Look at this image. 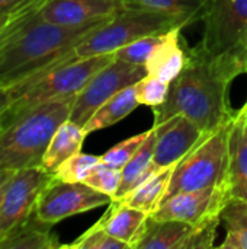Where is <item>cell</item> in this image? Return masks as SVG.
Masks as SVG:
<instances>
[{"label":"cell","mask_w":247,"mask_h":249,"mask_svg":"<svg viewBox=\"0 0 247 249\" xmlns=\"http://www.w3.org/2000/svg\"><path fill=\"white\" fill-rule=\"evenodd\" d=\"M112 198L84 182H68L52 177L38 197L35 213L48 223H58L67 217L109 206Z\"/></svg>","instance_id":"9"},{"label":"cell","mask_w":247,"mask_h":249,"mask_svg":"<svg viewBox=\"0 0 247 249\" xmlns=\"http://www.w3.org/2000/svg\"><path fill=\"white\" fill-rule=\"evenodd\" d=\"M52 223L39 219L33 212L22 223L0 238V249L64 248V245L60 244L57 235L52 233Z\"/></svg>","instance_id":"17"},{"label":"cell","mask_w":247,"mask_h":249,"mask_svg":"<svg viewBox=\"0 0 247 249\" xmlns=\"http://www.w3.org/2000/svg\"><path fill=\"white\" fill-rule=\"evenodd\" d=\"M221 223L226 228V241L220 249H247V201L229 198L221 210Z\"/></svg>","instance_id":"24"},{"label":"cell","mask_w":247,"mask_h":249,"mask_svg":"<svg viewBox=\"0 0 247 249\" xmlns=\"http://www.w3.org/2000/svg\"><path fill=\"white\" fill-rule=\"evenodd\" d=\"M138 105L140 104L135 95V86H128L109 98L103 105H100L99 109L83 125V130L89 136L95 131L111 127L130 115Z\"/></svg>","instance_id":"21"},{"label":"cell","mask_w":247,"mask_h":249,"mask_svg":"<svg viewBox=\"0 0 247 249\" xmlns=\"http://www.w3.org/2000/svg\"><path fill=\"white\" fill-rule=\"evenodd\" d=\"M243 73L247 67L233 57L213 55L198 44L189 50L186 47L183 70L170 83L166 101L153 107V125L182 114L202 131H214L234 118L237 111L230 104V88Z\"/></svg>","instance_id":"1"},{"label":"cell","mask_w":247,"mask_h":249,"mask_svg":"<svg viewBox=\"0 0 247 249\" xmlns=\"http://www.w3.org/2000/svg\"><path fill=\"white\" fill-rule=\"evenodd\" d=\"M181 31V28H173L165 32L146 63L147 74L169 83L179 76L186 63V45L182 41Z\"/></svg>","instance_id":"15"},{"label":"cell","mask_w":247,"mask_h":249,"mask_svg":"<svg viewBox=\"0 0 247 249\" xmlns=\"http://www.w3.org/2000/svg\"><path fill=\"white\" fill-rule=\"evenodd\" d=\"M124 9L122 0H47L38 13L45 22L77 28L112 18Z\"/></svg>","instance_id":"13"},{"label":"cell","mask_w":247,"mask_h":249,"mask_svg":"<svg viewBox=\"0 0 247 249\" xmlns=\"http://www.w3.org/2000/svg\"><path fill=\"white\" fill-rule=\"evenodd\" d=\"M150 130L140 133L137 136H132L121 143H118L116 146H114L112 149H109L105 155L100 156V160L114 166V168H119L122 169V166L137 153V150L143 146V143L146 142V139L148 137Z\"/></svg>","instance_id":"31"},{"label":"cell","mask_w":247,"mask_h":249,"mask_svg":"<svg viewBox=\"0 0 247 249\" xmlns=\"http://www.w3.org/2000/svg\"><path fill=\"white\" fill-rule=\"evenodd\" d=\"M35 0H0V13L12 15L33 3Z\"/></svg>","instance_id":"33"},{"label":"cell","mask_w":247,"mask_h":249,"mask_svg":"<svg viewBox=\"0 0 247 249\" xmlns=\"http://www.w3.org/2000/svg\"><path fill=\"white\" fill-rule=\"evenodd\" d=\"M83 127L67 120L54 133L47 152L42 158L41 168L48 174H55L57 169L71 156L82 152L83 142L86 139Z\"/></svg>","instance_id":"19"},{"label":"cell","mask_w":247,"mask_h":249,"mask_svg":"<svg viewBox=\"0 0 247 249\" xmlns=\"http://www.w3.org/2000/svg\"><path fill=\"white\" fill-rule=\"evenodd\" d=\"M156 146V128H150V134L137 150V153L122 166L121 169V185L112 200H121L135 187H138L144 179H147L154 172L151 171V159Z\"/></svg>","instance_id":"23"},{"label":"cell","mask_w":247,"mask_h":249,"mask_svg":"<svg viewBox=\"0 0 247 249\" xmlns=\"http://www.w3.org/2000/svg\"><path fill=\"white\" fill-rule=\"evenodd\" d=\"M148 216L150 214L143 210L112 200L109 203V209L96 222V225H99L111 236L125 242L130 249H132L143 233Z\"/></svg>","instance_id":"16"},{"label":"cell","mask_w":247,"mask_h":249,"mask_svg":"<svg viewBox=\"0 0 247 249\" xmlns=\"http://www.w3.org/2000/svg\"><path fill=\"white\" fill-rule=\"evenodd\" d=\"M0 121H1V120H0Z\"/></svg>","instance_id":"38"},{"label":"cell","mask_w":247,"mask_h":249,"mask_svg":"<svg viewBox=\"0 0 247 249\" xmlns=\"http://www.w3.org/2000/svg\"><path fill=\"white\" fill-rule=\"evenodd\" d=\"M108 19L66 28L45 22L35 13L0 48V88L9 90L52 66L74 60V47Z\"/></svg>","instance_id":"2"},{"label":"cell","mask_w":247,"mask_h":249,"mask_svg":"<svg viewBox=\"0 0 247 249\" xmlns=\"http://www.w3.org/2000/svg\"><path fill=\"white\" fill-rule=\"evenodd\" d=\"M153 127L156 128V146L151 159V171L154 174L176 165L207 134L182 114Z\"/></svg>","instance_id":"12"},{"label":"cell","mask_w":247,"mask_h":249,"mask_svg":"<svg viewBox=\"0 0 247 249\" xmlns=\"http://www.w3.org/2000/svg\"><path fill=\"white\" fill-rule=\"evenodd\" d=\"M147 74L144 66H135L119 58H114L100 69L86 86L76 95L70 114V121L83 127L90 117L119 90L135 85Z\"/></svg>","instance_id":"8"},{"label":"cell","mask_w":247,"mask_h":249,"mask_svg":"<svg viewBox=\"0 0 247 249\" xmlns=\"http://www.w3.org/2000/svg\"><path fill=\"white\" fill-rule=\"evenodd\" d=\"M100 162V156L87 155V153H76L74 156L68 158L54 174L55 178L68 181V182H83L90 169Z\"/></svg>","instance_id":"27"},{"label":"cell","mask_w":247,"mask_h":249,"mask_svg":"<svg viewBox=\"0 0 247 249\" xmlns=\"http://www.w3.org/2000/svg\"><path fill=\"white\" fill-rule=\"evenodd\" d=\"M198 45L213 55H227L247 67V0H211Z\"/></svg>","instance_id":"7"},{"label":"cell","mask_w":247,"mask_h":249,"mask_svg":"<svg viewBox=\"0 0 247 249\" xmlns=\"http://www.w3.org/2000/svg\"><path fill=\"white\" fill-rule=\"evenodd\" d=\"M52 177L41 166L15 171L0 207V238L35 212L38 197Z\"/></svg>","instance_id":"10"},{"label":"cell","mask_w":247,"mask_h":249,"mask_svg":"<svg viewBox=\"0 0 247 249\" xmlns=\"http://www.w3.org/2000/svg\"><path fill=\"white\" fill-rule=\"evenodd\" d=\"M246 105H247V102H246Z\"/></svg>","instance_id":"36"},{"label":"cell","mask_w":247,"mask_h":249,"mask_svg":"<svg viewBox=\"0 0 247 249\" xmlns=\"http://www.w3.org/2000/svg\"><path fill=\"white\" fill-rule=\"evenodd\" d=\"M15 171H9V169H0V207H1V203H3V197H4V193H6V188L13 177Z\"/></svg>","instance_id":"34"},{"label":"cell","mask_w":247,"mask_h":249,"mask_svg":"<svg viewBox=\"0 0 247 249\" xmlns=\"http://www.w3.org/2000/svg\"><path fill=\"white\" fill-rule=\"evenodd\" d=\"M74 98L44 102L0 125V169L41 166L54 133L70 120Z\"/></svg>","instance_id":"3"},{"label":"cell","mask_w":247,"mask_h":249,"mask_svg":"<svg viewBox=\"0 0 247 249\" xmlns=\"http://www.w3.org/2000/svg\"><path fill=\"white\" fill-rule=\"evenodd\" d=\"M163 35L165 34H157V35H147V36L138 38V39L124 45L122 48H119L115 53V57L122 61L146 67L147 60L150 58V55H151L153 50L157 47V44L162 41Z\"/></svg>","instance_id":"26"},{"label":"cell","mask_w":247,"mask_h":249,"mask_svg":"<svg viewBox=\"0 0 247 249\" xmlns=\"http://www.w3.org/2000/svg\"><path fill=\"white\" fill-rule=\"evenodd\" d=\"M231 123L207 133L175 165L163 201L178 193L226 185Z\"/></svg>","instance_id":"5"},{"label":"cell","mask_w":247,"mask_h":249,"mask_svg":"<svg viewBox=\"0 0 247 249\" xmlns=\"http://www.w3.org/2000/svg\"><path fill=\"white\" fill-rule=\"evenodd\" d=\"M221 223V214L213 216L201 223L194 225V232L186 249H211L214 247L217 228Z\"/></svg>","instance_id":"32"},{"label":"cell","mask_w":247,"mask_h":249,"mask_svg":"<svg viewBox=\"0 0 247 249\" xmlns=\"http://www.w3.org/2000/svg\"><path fill=\"white\" fill-rule=\"evenodd\" d=\"M173 169H175V165L150 175L131 193H128L124 198L116 200V201L135 207L138 210H143L147 214L154 213L159 209V206L163 203L165 194L170 184Z\"/></svg>","instance_id":"22"},{"label":"cell","mask_w":247,"mask_h":249,"mask_svg":"<svg viewBox=\"0 0 247 249\" xmlns=\"http://www.w3.org/2000/svg\"><path fill=\"white\" fill-rule=\"evenodd\" d=\"M115 58V54L74 58L52 66L51 69L9 89L10 107L1 117L0 125L9 124L25 111L54 99L76 96L86 83Z\"/></svg>","instance_id":"4"},{"label":"cell","mask_w":247,"mask_h":249,"mask_svg":"<svg viewBox=\"0 0 247 249\" xmlns=\"http://www.w3.org/2000/svg\"><path fill=\"white\" fill-rule=\"evenodd\" d=\"M229 198L231 197L227 185L183 191L165 200L150 216L160 220H181L197 225L213 216H220Z\"/></svg>","instance_id":"11"},{"label":"cell","mask_w":247,"mask_h":249,"mask_svg":"<svg viewBox=\"0 0 247 249\" xmlns=\"http://www.w3.org/2000/svg\"><path fill=\"white\" fill-rule=\"evenodd\" d=\"M10 101H12V98H10L9 92L6 89L0 88V120L3 117V114L6 112V109L10 107Z\"/></svg>","instance_id":"35"},{"label":"cell","mask_w":247,"mask_h":249,"mask_svg":"<svg viewBox=\"0 0 247 249\" xmlns=\"http://www.w3.org/2000/svg\"><path fill=\"white\" fill-rule=\"evenodd\" d=\"M134 86H135V95H137L138 104L147 105L151 108L162 105L166 101L169 95V89H170L169 82H165L150 74H146Z\"/></svg>","instance_id":"28"},{"label":"cell","mask_w":247,"mask_h":249,"mask_svg":"<svg viewBox=\"0 0 247 249\" xmlns=\"http://www.w3.org/2000/svg\"><path fill=\"white\" fill-rule=\"evenodd\" d=\"M83 182L114 198L121 185V169L100 160L90 169Z\"/></svg>","instance_id":"25"},{"label":"cell","mask_w":247,"mask_h":249,"mask_svg":"<svg viewBox=\"0 0 247 249\" xmlns=\"http://www.w3.org/2000/svg\"><path fill=\"white\" fill-rule=\"evenodd\" d=\"M122 3L125 9L166 13L185 28L204 19L211 0H122Z\"/></svg>","instance_id":"20"},{"label":"cell","mask_w":247,"mask_h":249,"mask_svg":"<svg viewBox=\"0 0 247 249\" xmlns=\"http://www.w3.org/2000/svg\"><path fill=\"white\" fill-rule=\"evenodd\" d=\"M173 28L183 29L175 18L166 13L124 9L84 36L74 47V57L86 58L93 55L115 54L119 48L138 38L165 34Z\"/></svg>","instance_id":"6"},{"label":"cell","mask_w":247,"mask_h":249,"mask_svg":"<svg viewBox=\"0 0 247 249\" xmlns=\"http://www.w3.org/2000/svg\"><path fill=\"white\" fill-rule=\"evenodd\" d=\"M245 105H246V104H245Z\"/></svg>","instance_id":"37"},{"label":"cell","mask_w":247,"mask_h":249,"mask_svg":"<svg viewBox=\"0 0 247 249\" xmlns=\"http://www.w3.org/2000/svg\"><path fill=\"white\" fill-rule=\"evenodd\" d=\"M64 248L73 249H130V247L111 236L106 231H103L99 225H93L87 232L79 236L70 245H64Z\"/></svg>","instance_id":"30"},{"label":"cell","mask_w":247,"mask_h":249,"mask_svg":"<svg viewBox=\"0 0 247 249\" xmlns=\"http://www.w3.org/2000/svg\"><path fill=\"white\" fill-rule=\"evenodd\" d=\"M194 225L181 220H160L148 216L132 249H186Z\"/></svg>","instance_id":"18"},{"label":"cell","mask_w":247,"mask_h":249,"mask_svg":"<svg viewBox=\"0 0 247 249\" xmlns=\"http://www.w3.org/2000/svg\"><path fill=\"white\" fill-rule=\"evenodd\" d=\"M47 0H35L33 3L28 4L26 7L20 9L16 13L12 15H6V13H0V48L22 28L25 26L33 16L35 13H38V10L41 9V6L45 3Z\"/></svg>","instance_id":"29"},{"label":"cell","mask_w":247,"mask_h":249,"mask_svg":"<svg viewBox=\"0 0 247 249\" xmlns=\"http://www.w3.org/2000/svg\"><path fill=\"white\" fill-rule=\"evenodd\" d=\"M226 185L230 197L247 201V105L236 112L231 123Z\"/></svg>","instance_id":"14"}]
</instances>
